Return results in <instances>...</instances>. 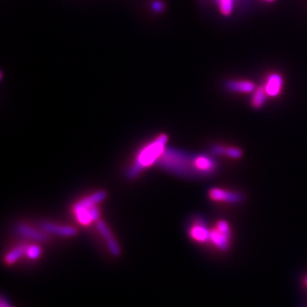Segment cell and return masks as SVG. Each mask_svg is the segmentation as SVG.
<instances>
[{
  "label": "cell",
  "mask_w": 307,
  "mask_h": 307,
  "mask_svg": "<svg viewBox=\"0 0 307 307\" xmlns=\"http://www.w3.org/2000/svg\"><path fill=\"white\" fill-rule=\"evenodd\" d=\"M168 141V137L167 135H160L155 141L144 148L137 155L133 165L127 172V177L129 178L137 177L144 169L149 168L159 160L165 151Z\"/></svg>",
  "instance_id": "2"
},
{
  "label": "cell",
  "mask_w": 307,
  "mask_h": 307,
  "mask_svg": "<svg viewBox=\"0 0 307 307\" xmlns=\"http://www.w3.org/2000/svg\"><path fill=\"white\" fill-rule=\"evenodd\" d=\"M188 234L192 240L196 243H205L209 242L210 229L202 219H198L191 225Z\"/></svg>",
  "instance_id": "5"
},
{
  "label": "cell",
  "mask_w": 307,
  "mask_h": 307,
  "mask_svg": "<svg viewBox=\"0 0 307 307\" xmlns=\"http://www.w3.org/2000/svg\"><path fill=\"white\" fill-rule=\"evenodd\" d=\"M89 211H90V216H91L93 221H98L99 220V216H100V212H99L98 207L93 206L89 208Z\"/></svg>",
  "instance_id": "20"
},
{
  "label": "cell",
  "mask_w": 307,
  "mask_h": 307,
  "mask_svg": "<svg viewBox=\"0 0 307 307\" xmlns=\"http://www.w3.org/2000/svg\"><path fill=\"white\" fill-rule=\"evenodd\" d=\"M235 0H218V5L223 16H230L232 13Z\"/></svg>",
  "instance_id": "16"
},
{
  "label": "cell",
  "mask_w": 307,
  "mask_h": 307,
  "mask_svg": "<svg viewBox=\"0 0 307 307\" xmlns=\"http://www.w3.org/2000/svg\"><path fill=\"white\" fill-rule=\"evenodd\" d=\"M195 167L199 176H207L217 170L218 164L211 156L200 155L195 156Z\"/></svg>",
  "instance_id": "6"
},
{
  "label": "cell",
  "mask_w": 307,
  "mask_h": 307,
  "mask_svg": "<svg viewBox=\"0 0 307 307\" xmlns=\"http://www.w3.org/2000/svg\"><path fill=\"white\" fill-rule=\"evenodd\" d=\"M208 197L211 201L223 203H238L243 201V195L241 193L218 187L210 188L208 191Z\"/></svg>",
  "instance_id": "4"
},
{
  "label": "cell",
  "mask_w": 307,
  "mask_h": 307,
  "mask_svg": "<svg viewBox=\"0 0 307 307\" xmlns=\"http://www.w3.org/2000/svg\"><path fill=\"white\" fill-rule=\"evenodd\" d=\"M268 98V95H267V93L265 90V87L263 85H261L253 91V96L251 98V105L254 109H261L266 104Z\"/></svg>",
  "instance_id": "13"
},
{
  "label": "cell",
  "mask_w": 307,
  "mask_h": 307,
  "mask_svg": "<svg viewBox=\"0 0 307 307\" xmlns=\"http://www.w3.org/2000/svg\"><path fill=\"white\" fill-rule=\"evenodd\" d=\"M106 196L107 194L105 191H98L79 201L78 203L75 204L74 208H90L93 206H96L97 204L100 203L101 201H104V199L106 198Z\"/></svg>",
  "instance_id": "12"
},
{
  "label": "cell",
  "mask_w": 307,
  "mask_h": 307,
  "mask_svg": "<svg viewBox=\"0 0 307 307\" xmlns=\"http://www.w3.org/2000/svg\"><path fill=\"white\" fill-rule=\"evenodd\" d=\"M212 153L216 155H224L231 159H240L243 156V151L240 148L221 145L212 146Z\"/></svg>",
  "instance_id": "11"
},
{
  "label": "cell",
  "mask_w": 307,
  "mask_h": 307,
  "mask_svg": "<svg viewBox=\"0 0 307 307\" xmlns=\"http://www.w3.org/2000/svg\"><path fill=\"white\" fill-rule=\"evenodd\" d=\"M107 245L109 247V251H110V253H111L113 255H119L121 249H120L118 243H117L116 241L114 240L113 237L109 238V239H107Z\"/></svg>",
  "instance_id": "19"
},
{
  "label": "cell",
  "mask_w": 307,
  "mask_h": 307,
  "mask_svg": "<svg viewBox=\"0 0 307 307\" xmlns=\"http://www.w3.org/2000/svg\"><path fill=\"white\" fill-rule=\"evenodd\" d=\"M226 89L237 93H251L255 90L254 83L250 80H234L226 83Z\"/></svg>",
  "instance_id": "10"
},
{
  "label": "cell",
  "mask_w": 307,
  "mask_h": 307,
  "mask_svg": "<svg viewBox=\"0 0 307 307\" xmlns=\"http://www.w3.org/2000/svg\"><path fill=\"white\" fill-rule=\"evenodd\" d=\"M97 228H98V231L100 232L101 235H103L105 239H109V238H112V234L109 230V228L105 225V223L101 221V220H98L97 222Z\"/></svg>",
  "instance_id": "18"
},
{
  "label": "cell",
  "mask_w": 307,
  "mask_h": 307,
  "mask_svg": "<svg viewBox=\"0 0 307 307\" xmlns=\"http://www.w3.org/2000/svg\"><path fill=\"white\" fill-rule=\"evenodd\" d=\"M303 282H304V286L307 288V275L304 276V278H303Z\"/></svg>",
  "instance_id": "22"
},
{
  "label": "cell",
  "mask_w": 307,
  "mask_h": 307,
  "mask_svg": "<svg viewBox=\"0 0 307 307\" xmlns=\"http://www.w3.org/2000/svg\"><path fill=\"white\" fill-rule=\"evenodd\" d=\"M284 85V80L279 74H271L266 78V83L263 85L269 98H276L281 94Z\"/></svg>",
  "instance_id": "8"
},
{
  "label": "cell",
  "mask_w": 307,
  "mask_h": 307,
  "mask_svg": "<svg viewBox=\"0 0 307 307\" xmlns=\"http://www.w3.org/2000/svg\"><path fill=\"white\" fill-rule=\"evenodd\" d=\"M42 230L44 232L53 234V235L63 237V238H71L77 235V230L72 226L68 225H59L54 223L43 222L41 223Z\"/></svg>",
  "instance_id": "7"
},
{
  "label": "cell",
  "mask_w": 307,
  "mask_h": 307,
  "mask_svg": "<svg viewBox=\"0 0 307 307\" xmlns=\"http://www.w3.org/2000/svg\"><path fill=\"white\" fill-rule=\"evenodd\" d=\"M77 220L82 225H90L93 220L90 216L89 208H74Z\"/></svg>",
  "instance_id": "15"
},
{
  "label": "cell",
  "mask_w": 307,
  "mask_h": 307,
  "mask_svg": "<svg viewBox=\"0 0 307 307\" xmlns=\"http://www.w3.org/2000/svg\"><path fill=\"white\" fill-rule=\"evenodd\" d=\"M158 161L163 169L176 175L182 177L198 175L195 167V156L184 151L166 149Z\"/></svg>",
  "instance_id": "1"
},
{
  "label": "cell",
  "mask_w": 307,
  "mask_h": 307,
  "mask_svg": "<svg viewBox=\"0 0 307 307\" xmlns=\"http://www.w3.org/2000/svg\"><path fill=\"white\" fill-rule=\"evenodd\" d=\"M266 1H268V2H272V1H275V0H266Z\"/></svg>",
  "instance_id": "23"
},
{
  "label": "cell",
  "mask_w": 307,
  "mask_h": 307,
  "mask_svg": "<svg viewBox=\"0 0 307 307\" xmlns=\"http://www.w3.org/2000/svg\"><path fill=\"white\" fill-rule=\"evenodd\" d=\"M232 231L226 220H220L210 229L209 243L220 251H227L230 247Z\"/></svg>",
  "instance_id": "3"
},
{
  "label": "cell",
  "mask_w": 307,
  "mask_h": 307,
  "mask_svg": "<svg viewBox=\"0 0 307 307\" xmlns=\"http://www.w3.org/2000/svg\"><path fill=\"white\" fill-rule=\"evenodd\" d=\"M153 9H154L155 11H157V12H160V11H163L164 6H163V4L161 3L160 1H157V3H155L153 5Z\"/></svg>",
  "instance_id": "21"
},
{
  "label": "cell",
  "mask_w": 307,
  "mask_h": 307,
  "mask_svg": "<svg viewBox=\"0 0 307 307\" xmlns=\"http://www.w3.org/2000/svg\"><path fill=\"white\" fill-rule=\"evenodd\" d=\"M27 248H28V246L21 245L13 248V249L6 255V263L9 264V265H11V264L15 263L16 261H18L19 258H21V256L23 255L24 253H26Z\"/></svg>",
  "instance_id": "14"
},
{
  "label": "cell",
  "mask_w": 307,
  "mask_h": 307,
  "mask_svg": "<svg viewBox=\"0 0 307 307\" xmlns=\"http://www.w3.org/2000/svg\"><path fill=\"white\" fill-rule=\"evenodd\" d=\"M41 248L38 245H31L27 248L26 254L30 259H37L41 255Z\"/></svg>",
  "instance_id": "17"
},
{
  "label": "cell",
  "mask_w": 307,
  "mask_h": 307,
  "mask_svg": "<svg viewBox=\"0 0 307 307\" xmlns=\"http://www.w3.org/2000/svg\"><path fill=\"white\" fill-rule=\"evenodd\" d=\"M16 232L19 235L28 238L30 240L37 241V242H45L47 240V235L44 230H38L34 228L30 227L29 225H19L16 229Z\"/></svg>",
  "instance_id": "9"
}]
</instances>
